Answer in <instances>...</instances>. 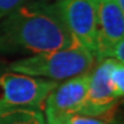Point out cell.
I'll return each mask as SVG.
<instances>
[{
  "instance_id": "6da1fadb",
  "label": "cell",
  "mask_w": 124,
  "mask_h": 124,
  "mask_svg": "<svg viewBox=\"0 0 124 124\" xmlns=\"http://www.w3.org/2000/svg\"><path fill=\"white\" fill-rule=\"evenodd\" d=\"M56 4H23L0 19V54L25 57L77 46Z\"/></svg>"
},
{
  "instance_id": "7a4b0ae2",
  "label": "cell",
  "mask_w": 124,
  "mask_h": 124,
  "mask_svg": "<svg viewBox=\"0 0 124 124\" xmlns=\"http://www.w3.org/2000/svg\"><path fill=\"white\" fill-rule=\"evenodd\" d=\"M96 63L95 56L85 47L74 46L19 58L9 65L10 71L60 81L87 72Z\"/></svg>"
},
{
  "instance_id": "3957f363",
  "label": "cell",
  "mask_w": 124,
  "mask_h": 124,
  "mask_svg": "<svg viewBox=\"0 0 124 124\" xmlns=\"http://www.w3.org/2000/svg\"><path fill=\"white\" fill-rule=\"evenodd\" d=\"M57 85V81L19 72L10 71L0 74V110L38 109Z\"/></svg>"
},
{
  "instance_id": "277c9868",
  "label": "cell",
  "mask_w": 124,
  "mask_h": 124,
  "mask_svg": "<svg viewBox=\"0 0 124 124\" xmlns=\"http://www.w3.org/2000/svg\"><path fill=\"white\" fill-rule=\"evenodd\" d=\"M56 7L77 43L95 56L99 0H58Z\"/></svg>"
},
{
  "instance_id": "5b68a950",
  "label": "cell",
  "mask_w": 124,
  "mask_h": 124,
  "mask_svg": "<svg viewBox=\"0 0 124 124\" xmlns=\"http://www.w3.org/2000/svg\"><path fill=\"white\" fill-rule=\"evenodd\" d=\"M115 61L114 58H105L91 70L86 98L77 114L100 118L115 110L119 99L113 94L109 84V74Z\"/></svg>"
},
{
  "instance_id": "8992f818",
  "label": "cell",
  "mask_w": 124,
  "mask_h": 124,
  "mask_svg": "<svg viewBox=\"0 0 124 124\" xmlns=\"http://www.w3.org/2000/svg\"><path fill=\"white\" fill-rule=\"evenodd\" d=\"M124 41V8L118 0H99L95 61L111 58L118 43Z\"/></svg>"
},
{
  "instance_id": "52a82bcc",
  "label": "cell",
  "mask_w": 124,
  "mask_h": 124,
  "mask_svg": "<svg viewBox=\"0 0 124 124\" xmlns=\"http://www.w3.org/2000/svg\"><path fill=\"white\" fill-rule=\"evenodd\" d=\"M90 74L91 70L57 85L44 100V110L60 114H77L86 98Z\"/></svg>"
},
{
  "instance_id": "ba28073f",
  "label": "cell",
  "mask_w": 124,
  "mask_h": 124,
  "mask_svg": "<svg viewBox=\"0 0 124 124\" xmlns=\"http://www.w3.org/2000/svg\"><path fill=\"white\" fill-rule=\"evenodd\" d=\"M0 124H47L44 114L39 109L0 110Z\"/></svg>"
},
{
  "instance_id": "9c48e42d",
  "label": "cell",
  "mask_w": 124,
  "mask_h": 124,
  "mask_svg": "<svg viewBox=\"0 0 124 124\" xmlns=\"http://www.w3.org/2000/svg\"><path fill=\"white\" fill-rule=\"evenodd\" d=\"M44 118L47 124H109L100 118L86 116L81 114H60L44 110Z\"/></svg>"
},
{
  "instance_id": "30bf717a",
  "label": "cell",
  "mask_w": 124,
  "mask_h": 124,
  "mask_svg": "<svg viewBox=\"0 0 124 124\" xmlns=\"http://www.w3.org/2000/svg\"><path fill=\"white\" fill-rule=\"evenodd\" d=\"M109 84L111 86L113 94L118 99L124 95V65L123 62L115 61L109 74Z\"/></svg>"
},
{
  "instance_id": "8fae6325",
  "label": "cell",
  "mask_w": 124,
  "mask_h": 124,
  "mask_svg": "<svg viewBox=\"0 0 124 124\" xmlns=\"http://www.w3.org/2000/svg\"><path fill=\"white\" fill-rule=\"evenodd\" d=\"M25 3L28 0H0V19Z\"/></svg>"
}]
</instances>
